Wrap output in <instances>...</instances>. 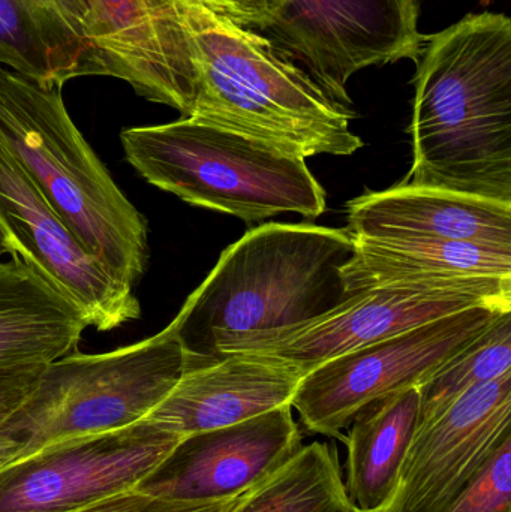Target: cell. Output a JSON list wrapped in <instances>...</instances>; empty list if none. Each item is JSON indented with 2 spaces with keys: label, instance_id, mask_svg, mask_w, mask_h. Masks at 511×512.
Returning a JSON list of instances; mask_svg holds the SVG:
<instances>
[{
  "label": "cell",
  "instance_id": "obj_24",
  "mask_svg": "<svg viewBox=\"0 0 511 512\" xmlns=\"http://www.w3.org/2000/svg\"><path fill=\"white\" fill-rule=\"evenodd\" d=\"M443 512H511V435Z\"/></svg>",
  "mask_w": 511,
  "mask_h": 512
},
{
  "label": "cell",
  "instance_id": "obj_5",
  "mask_svg": "<svg viewBox=\"0 0 511 512\" xmlns=\"http://www.w3.org/2000/svg\"><path fill=\"white\" fill-rule=\"evenodd\" d=\"M126 161L150 185L192 206L266 221L281 213L317 219L326 191L306 159L221 126L182 117L120 132Z\"/></svg>",
  "mask_w": 511,
  "mask_h": 512
},
{
  "label": "cell",
  "instance_id": "obj_10",
  "mask_svg": "<svg viewBox=\"0 0 511 512\" xmlns=\"http://www.w3.org/2000/svg\"><path fill=\"white\" fill-rule=\"evenodd\" d=\"M182 436L143 420L47 445L0 468V512H72L135 489Z\"/></svg>",
  "mask_w": 511,
  "mask_h": 512
},
{
  "label": "cell",
  "instance_id": "obj_3",
  "mask_svg": "<svg viewBox=\"0 0 511 512\" xmlns=\"http://www.w3.org/2000/svg\"><path fill=\"white\" fill-rule=\"evenodd\" d=\"M191 39L198 87L191 116L290 155L350 156L363 141L353 110L266 36L233 23L203 0H174Z\"/></svg>",
  "mask_w": 511,
  "mask_h": 512
},
{
  "label": "cell",
  "instance_id": "obj_16",
  "mask_svg": "<svg viewBox=\"0 0 511 512\" xmlns=\"http://www.w3.org/2000/svg\"><path fill=\"white\" fill-rule=\"evenodd\" d=\"M354 237L511 246V204L428 186L398 185L348 201Z\"/></svg>",
  "mask_w": 511,
  "mask_h": 512
},
{
  "label": "cell",
  "instance_id": "obj_19",
  "mask_svg": "<svg viewBox=\"0 0 511 512\" xmlns=\"http://www.w3.org/2000/svg\"><path fill=\"white\" fill-rule=\"evenodd\" d=\"M419 388L368 406L351 421L344 486L354 512H380L395 493L399 472L419 429Z\"/></svg>",
  "mask_w": 511,
  "mask_h": 512
},
{
  "label": "cell",
  "instance_id": "obj_13",
  "mask_svg": "<svg viewBox=\"0 0 511 512\" xmlns=\"http://www.w3.org/2000/svg\"><path fill=\"white\" fill-rule=\"evenodd\" d=\"M511 435V372L420 424L380 512H443Z\"/></svg>",
  "mask_w": 511,
  "mask_h": 512
},
{
  "label": "cell",
  "instance_id": "obj_9",
  "mask_svg": "<svg viewBox=\"0 0 511 512\" xmlns=\"http://www.w3.org/2000/svg\"><path fill=\"white\" fill-rule=\"evenodd\" d=\"M511 309V277L398 283L356 292L326 315L288 330L252 336L227 352L281 358L303 375L347 352L398 336L470 307Z\"/></svg>",
  "mask_w": 511,
  "mask_h": 512
},
{
  "label": "cell",
  "instance_id": "obj_25",
  "mask_svg": "<svg viewBox=\"0 0 511 512\" xmlns=\"http://www.w3.org/2000/svg\"><path fill=\"white\" fill-rule=\"evenodd\" d=\"M239 499L240 496L213 504L186 505L153 498L140 490L129 489L72 512H228Z\"/></svg>",
  "mask_w": 511,
  "mask_h": 512
},
{
  "label": "cell",
  "instance_id": "obj_11",
  "mask_svg": "<svg viewBox=\"0 0 511 512\" xmlns=\"http://www.w3.org/2000/svg\"><path fill=\"white\" fill-rule=\"evenodd\" d=\"M0 225L12 256L23 258L77 304L89 327L104 333L140 318L134 288L116 279L84 249L2 147Z\"/></svg>",
  "mask_w": 511,
  "mask_h": 512
},
{
  "label": "cell",
  "instance_id": "obj_21",
  "mask_svg": "<svg viewBox=\"0 0 511 512\" xmlns=\"http://www.w3.org/2000/svg\"><path fill=\"white\" fill-rule=\"evenodd\" d=\"M507 372H511V312L498 316L417 387L419 426L446 411L468 391L495 381Z\"/></svg>",
  "mask_w": 511,
  "mask_h": 512
},
{
  "label": "cell",
  "instance_id": "obj_20",
  "mask_svg": "<svg viewBox=\"0 0 511 512\" xmlns=\"http://www.w3.org/2000/svg\"><path fill=\"white\" fill-rule=\"evenodd\" d=\"M228 512H354L335 445L312 442Z\"/></svg>",
  "mask_w": 511,
  "mask_h": 512
},
{
  "label": "cell",
  "instance_id": "obj_2",
  "mask_svg": "<svg viewBox=\"0 0 511 512\" xmlns=\"http://www.w3.org/2000/svg\"><path fill=\"white\" fill-rule=\"evenodd\" d=\"M351 255L348 230L275 222L249 230L222 252L171 321L186 372L222 360L249 337L336 309L353 295L341 276Z\"/></svg>",
  "mask_w": 511,
  "mask_h": 512
},
{
  "label": "cell",
  "instance_id": "obj_8",
  "mask_svg": "<svg viewBox=\"0 0 511 512\" xmlns=\"http://www.w3.org/2000/svg\"><path fill=\"white\" fill-rule=\"evenodd\" d=\"M261 32L342 104L350 78L369 66L417 63L426 36L419 0H264Z\"/></svg>",
  "mask_w": 511,
  "mask_h": 512
},
{
  "label": "cell",
  "instance_id": "obj_28",
  "mask_svg": "<svg viewBox=\"0 0 511 512\" xmlns=\"http://www.w3.org/2000/svg\"><path fill=\"white\" fill-rule=\"evenodd\" d=\"M6 255L12 256L11 243H9L8 236L0 225V262L3 261V256Z\"/></svg>",
  "mask_w": 511,
  "mask_h": 512
},
{
  "label": "cell",
  "instance_id": "obj_6",
  "mask_svg": "<svg viewBox=\"0 0 511 512\" xmlns=\"http://www.w3.org/2000/svg\"><path fill=\"white\" fill-rule=\"evenodd\" d=\"M186 372L173 325L110 352H72L45 367L35 390L0 426L2 468L47 445L146 418Z\"/></svg>",
  "mask_w": 511,
  "mask_h": 512
},
{
  "label": "cell",
  "instance_id": "obj_17",
  "mask_svg": "<svg viewBox=\"0 0 511 512\" xmlns=\"http://www.w3.org/2000/svg\"><path fill=\"white\" fill-rule=\"evenodd\" d=\"M83 310L23 258L0 262V370L44 369L77 351Z\"/></svg>",
  "mask_w": 511,
  "mask_h": 512
},
{
  "label": "cell",
  "instance_id": "obj_12",
  "mask_svg": "<svg viewBox=\"0 0 511 512\" xmlns=\"http://www.w3.org/2000/svg\"><path fill=\"white\" fill-rule=\"evenodd\" d=\"M302 447L293 408L281 406L233 426L185 436L135 489L186 505L228 501L272 477Z\"/></svg>",
  "mask_w": 511,
  "mask_h": 512
},
{
  "label": "cell",
  "instance_id": "obj_15",
  "mask_svg": "<svg viewBox=\"0 0 511 512\" xmlns=\"http://www.w3.org/2000/svg\"><path fill=\"white\" fill-rule=\"evenodd\" d=\"M303 376L281 358L236 352L183 373L146 420L182 438L233 426L291 405Z\"/></svg>",
  "mask_w": 511,
  "mask_h": 512
},
{
  "label": "cell",
  "instance_id": "obj_7",
  "mask_svg": "<svg viewBox=\"0 0 511 512\" xmlns=\"http://www.w3.org/2000/svg\"><path fill=\"white\" fill-rule=\"evenodd\" d=\"M511 309L479 306L332 358L309 370L291 400L306 430L344 439L368 406L419 387L438 367Z\"/></svg>",
  "mask_w": 511,
  "mask_h": 512
},
{
  "label": "cell",
  "instance_id": "obj_4",
  "mask_svg": "<svg viewBox=\"0 0 511 512\" xmlns=\"http://www.w3.org/2000/svg\"><path fill=\"white\" fill-rule=\"evenodd\" d=\"M0 147L84 249L134 288L149 261L146 218L78 131L60 87L0 68Z\"/></svg>",
  "mask_w": 511,
  "mask_h": 512
},
{
  "label": "cell",
  "instance_id": "obj_22",
  "mask_svg": "<svg viewBox=\"0 0 511 512\" xmlns=\"http://www.w3.org/2000/svg\"><path fill=\"white\" fill-rule=\"evenodd\" d=\"M38 12L56 62L60 87L72 78L104 75L89 0H29Z\"/></svg>",
  "mask_w": 511,
  "mask_h": 512
},
{
  "label": "cell",
  "instance_id": "obj_18",
  "mask_svg": "<svg viewBox=\"0 0 511 512\" xmlns=\"http://www.w3.org/2000/svg\"><path fill=\"white\" fill-rule=\"evenodd\" d=\"M351 237L353 255L341 268L348 294L398 283L511 277V246L453 240Z\"/></svg>",
  "mask_w": 511,
  "mask_h": 512
},
{
  "label": "cell",
  "instance_id": "obj_23",
  "mask_svg": "<svg viewBox=\"0 0 511 512\" xmlns=\"http://www.w3.org/2000/svg\"><path fill=\"white\" fill-rule=\"evenodd\" d=\"M0 65L39 86L60 87L47 32L29 0H0Z\"/></svg>",
  "mask_w": 511,
  "mask_h": 512
},
{
  "label": "cell",
  "instance_id": "obj_14",
  "mask_svg": "<svg viewBox=\"0 0 511 512\" xmlns=\"http://www.w3.org/2000/svg\"><path fill=\"white\" fill-rule=\"evenodd\" d=\"M93 44L107 77L189 117L198 75L174 0H89Z\"/></svg>",
  "mask_w": 511,
  "mask_h": 512
},
{
  "label": "cell",
  "instance_id": "obj_29",
  "mask_svg": "<svg viewBox=\"0 0 511 512\" xmlns=\"http://www.w3.org/2000/svg\"><path fill=\"white\" fill-rule=\"evenodd\" d=\"M0 468H2V463H0Z\"/></svg>",
  "mask_w": 511,
  "mask_h": 512
},
{
  "label": "cell",
  "instance_id": "obj_26",
  "mask_svg": "<svg viewBox=\"0 0 511 512\" xmlns=\"http://www.w3.org/2000/svg\"><path fill=\"white\" fill-rule=\"evenodd\" d=\"M44 369L0 370V426L35 390Z\"/></svg>",
  "mask_w": 511,
  "mask_h": 512
},
{
  "label": "cell",
  "instance_id": "obj_1",
  "mask_svg": "<svg viewBox=\"0 0 511 512\" xmlns=\"http://www.w3.org/2000/svg\"><path fill=\"white\" fill-rule=\"evenodd\" d=\"M401 185L511 204V20L485 11L426 36Z\"/></svg>",
  "mask_w": 511,
  "mask_h": 512
},
{
  "label": "cell",
  "instance_id": "obj_27",
  "mask_svg": "<svg viewBox=\"0 0 511 512\" xmlns=\"http://www.w3.org/2000/svg\"><path fill=\"white\" fill-rule=\"evenodd\" d=\"M209 8L246 29L261 32L266 21L264 0H203Z\"/></svg>",
  "mask_w": 511,
  "mask_h": 512
}]
</instances>
